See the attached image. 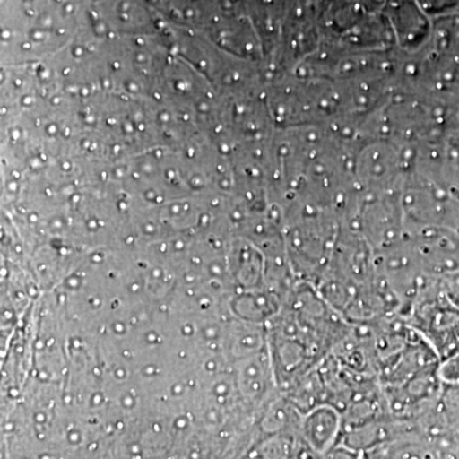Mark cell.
<instances>
[{"label":"cell","mask_w":459,"mask_h":459,"mask_svg":"<svg viewBox=\"0 0 459 459\" xmlns=\"http://www.w3.org/2000/svg\"><path fill=\"white\" fill-rule=\"evenodd\" d=\"M344 422L342 412L332 404L323 403L307 411L301 419L300 437L319 457H325L340 443Z\"/></svg>","instance_id":"cell-1"}]
</instances>
